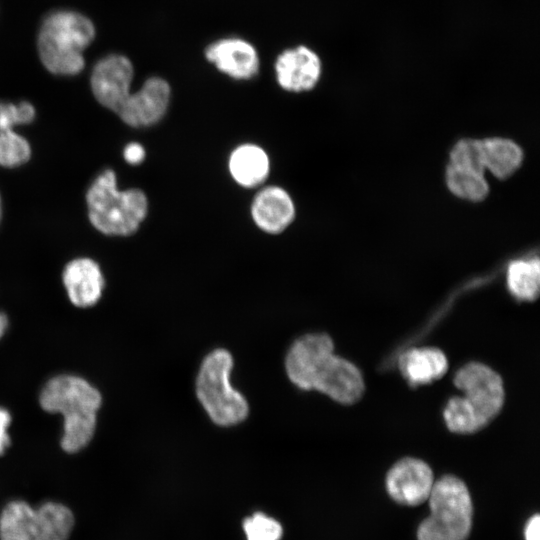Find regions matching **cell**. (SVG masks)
<instances>
[{"label": "cell", "mask_w": 540, "mask_h": 540, "mask_svg": "<svg viewBox=\"0 0 540 540\" xmlns=\"http://www.w3.org/2000/svg\"><path fill=\"white\" fill-rule=\"evenodd\" d=\"M333 348V341L327 334L300 337L288 351L287 374L301 389H316L337 402L352 404L364 392L362 374L354 364L334 355Z\"/></svg>", "instance_id": "6da1fadb"}, {"label": "cell", "mask_w": 540, "mask_h": 540, "mask_svg": "<svg viewBox=\"0 0 540 540\" xmlns=\"http://www.w3.org/2000/svg\"><path fill=\"white\" fill-rule=\"evenodd\" d=\"M39 402L43 410L63 416L61 447L64 451L78 452L91 441L101 395L85 379L74 375L53 377L43 387Z\"/></svg>", "instance_id": "7a4b0ae2"}, {"label": "cell", "mask_w": 540, "mask_h": 540, "mask_svg": "<svg viewBox=\"0 0 540 540\" xmlns=\"http://www.w3.org/2000/svg\"><path fill=\"white\" fill-rule=\"evenodd\" d=\"M95 26L86 15L70 9L52 11L37 34L41 63L50 73L75 76L85 67L84 51L93 42Z\"/></svg>", "instance_id": "3957f363"}, {"label": "cell", "mask_w": 540, "mask_h": 540, "mask_svg": "<svg viewBox=\"0 0 540 540\" xmlns=\"http://www.w3.org/2000/svg\"><path fill=\"white\" fill-rule=\"evenodd\" d=\"M91 224L109 236L135 233L147 216L148 199L140 189L120 190L111 169L101 172L86 194Z\"/></svg>", "instance_id": "277c9868"}, {"label": "cell", "mask_w": 540, "mask_h": 540, "mask_svg": "<svg viewBox=\"0 0 540 540\" xmlns=\"http://www.w3.org/2000/svg\"><path fill=\"white\" fill-rule=\"evenodd\" d=\"M430 515L417 530V540H466L473 506L465 483L453 475L434 482L428 497Z\"/></svg>", "instance_id": "5b68a950"}, {"label": "cell", "mask_w": 540, "mask_h": 540, "mask_svg": "<svg viewBox=\"0 0 540 540\" xmlns=\"http://www.w3.org/2000/svg\"><path fill=\"white\" fill-rule=\"evenodd\" d=\"M232 365L229 352L214 350L203 360L196 382L200 402L210 418L221 426L237 424L248 415L245 398L229 383Z\"/></svg>", "instance_id": "8992f818"}, {"label": "cell", "mask_w": 540, "mask_h": 540, "mask_svg": "<svg viewBox=\"0 0 540 540\" xmlns=\"http://www.w3.org/2000/svg\"><path fill=\"white\" fill-rule=\"evenodd\" d=\"M73 526L74 516L63 504L47 502L34 509L12 501L0 514V540H68Z\"/></svg>", "instance_id": "52a82bcc"}, {"label": "cell", "mask_w": 540, "mask_h": 540, "mask_svg": "<svg viewBox=\"0 0 540 540\" xmlns=\"http://www.w3.org/2000/svg\"><path fill=\"white\" fill-rule=\"evenodd\" d=\"M454 384L488 422L501 410L504 402L503 382L490 367L470 362L456 372Z\"/></svg>", "instance_id": "ba28073f"}, {"label": "cell", "mask_w": 540, "mask_h": 540, "mask_svg": "<svg viewBox=\"0 0 540 540\" xmlns=\"http://www.w3.org/2000/svg\"><path fill=\"white\" fill-rule=\"evenodd\" d=\"M134 69L121 54H109L99 59L91 72L90 85L96 100L117 113L129 97Z\"/></svg>", "instance_id": "9c48e42d"}, {"label": "cell", "mask_w": 540, "mask_h": 540, "mask_svg": "<svg viewBox=\"0 0 540 540\" xmlns=\"http://www.w3.org/2000/svg\"><path fill=\"white\" fill-rule=\"evenodd\" d=\"M433 484L429 465L412 457L396 462L386 476L388 494L402 505L416 506L428 500Z\"/></svg>", "instance_id": "30bf717a"}, {"label": "cell", "mask_w": 540, "mask_h": 540, "mask_svg": "<svg viewBox=\"0 0 540 540\" xmlns=\"http://www.w3.org/2000/svg\"><path fill=\"white\" fill-rule=\"evenodd\" d=\"M170 95V86L166 80L156 76L148 78L138 91L129 95L116 114L128 126H152L164 117Z\"/></svg>", "instance_id": "8fae6325"}, {"label": "cell", "mask_w": 540, "mask_h": 540, "mask_svg": "<svg viewBox=\"0 0 540 540\" xmlns=\"http://www.w3.org/2000/svg\"><path fill=\"white\" fill-rule=\"evenodd\" d=\"M35 115L34 106L27 101H0V166L13 168L29 160L30 144L14 127L31 123Z\"/></svg>", "instance_id": "7c38bea8"}, {"label": "cell", "mask_w": 540, "mask_h": 540, "mask_svg": "<svg viewBox=\"0 0 540 540\" xmlns=\"http://www.w3.org/2000/svg\"><path fill=\"white\" fill-rule=\"evenodd\" d=\"M279 85L290 92L311 90L317 84L321 71L318 55L305 46L283 51L275 62Z\"/></svg>", "instance_id": "4fadbf2b"}, {"label": "cell", "mask_w": 540, "mask_h": 540, "mask_svg": "<svg viewBox=\"0 0 540 540\" xmlns=\"http://www.w3.org/2000/svg\"><path fill=\"white\" fill-rule=\"evenodd\" d=\"M205 56L219 71L234 79H250L259 69L255 48L238 38H226L212 43L206 48Z\"/></svg>", "instance_id": "5bb4252c"}, {"label": "cell", "mask_w": 540, "mask_h": 540, "mask_svg": "<svg viewBox=\"0 0 540 540\" xmlns=\"http://www.w3.org/2000/svg\"><path fill=\"white\" fill-rule=\"evenodd\" d=\"M256 226L269 234L283 232L294 220L295 206L291 196L279 186L261 189L251 204Z\"/></svg>", "instance_id": "9a60e30c"}, {"label": "cell", "mask_w": 540, "mask_h": 540, "mask_svg": "<svg viewBox=\"0 0 540 540\" xmlns=\"http://www.w3.org/2000/svg\"><path fill=\"white\" fill-rule=\"evenodd\" d=\"M62 280L70 301L77 307L96 304L104 289V277L98 263L87 257L70 261L63 270Z\"/></svg>", "instance_id": "2e32d148"}, {"label": "cell", "mask_w": 540, "mask_h": 540, "mask_svg": "<svg viewBox=\"0 0 540 540\" xmlns=\"http://www.w3.org/2000/svg\"><path fill=\"white\" fill-rule=\"evenodd\" d=\"M228 168L231 177L242 187L253 188L267 179L270 160L267 153L258 145L242 144L229 156Z\"/></svg>", "instance_id": "e0dca14e"}, {"label": "cell", "mask_w": 540, "mask_h": 540, "mask_svg": "<svg viewBox=\"0 0 540 540\" xmlns=\"http://www.w3.org/2000/svg\"><path fill=\"white\" fill-rule=\"evenodd\" d=\"M402 375L411 384H426L445 374L448 362L445 354L435 347L412 348L398 361Z\"/></svg>", "instance_id": "ac0fdd59"}, {"label": "cell", "mask_w": 540, "mask_h": 540, "mask_svg": "<svg viewBox=\"0 0 540 540\" xmlns=\"http://www.w3.org/2000/svg\"><path fill=\"white\" fill-rule=\"evenodd\" d=\"M484 165L494 176L504 179L512 175L523 159L522 149L505 138L482 140Z\"/></svg>", "instance_id": "d6986e66"}, {"label": "cell", "mask_w": 540, "mask_h": 540, "mask_svg": "<svg viewBox=\"0 0 540 540\" xmlns=\"http://www.w3.org/2000/svg\"><path fill=\"white\" fill-rule=\"evenodd\" d=\"M510 292L522 300H534L539 295L540 264L538 258L521 259L510 263L507 270Z\"/></svg>", "instance_id": "ffe728a7"}, {"label": "cell", "mask_w": 540, "mask_h": 540, "mask_svg": "<svg viewBox=\"0 0 540 540\" xmlns=\"http://www.w3.org/2000/svg\"><path fill=\"white\" fill-rule=\"evenodd\" d=\"M449 190L459 198L481 201L489 192L488 183L482 173L449 165L446 170Z\"/></svg>", "instance_id": "44dd1931"}, {"label": "cell", "mask_w": 540, "mask_h": 540, "mask_svg": "<svg viewBox=\"0 0 540 540\" xmlns=\"http://www.w3.org/2000/svg\"><path fill=\"white\" fill-rule=\"evenodd\" d=\"M444 419L447 427L456 433H472L489 422L464 398L452 397L445 409Z\"/></svg>", "instance_id": "7402d4cb"}, {"label": "cell", "mask_w": 540, "mask_h": 540, "mask_svg": "<svg viewBox=\"0 0 540 540\" xmlns=\"http://www.w3.org/2000/svg\"><path fill=\"white\" fill-rule=\"evenodd\" d=\"M450 165L482 173L485 170L482 140L462 139L450 152Z\"/></svg>", "instance_id": "603a6c76"}, {"label": "cell", "mask_w": 540, "mask_h": 540, "mask_svg": "<svg viewBox=\"0 0 540 540\" xmlns=\"http://www.w3.org/2000/svg\"><path fill=\"white\" fill-rule=\"evenodd\" d=\"M247 540H280L282 527L274 519L262 513H255L243 522Z\"/></svg>", "instance_id": "cb8c5ba5"}, {"label": "cell", "mask_w": 540, "mask_h": 540, "mask_svg": "<svg viewBox=\"0 0 540 540\" xmlns=\"http://www.w3.org/2000/svg\"><path fill=\"white\" fill-rule=\"evenodd\" d=\"M123 157L130 165H138L145 158V150L141 144L132 142L125 146Z\"/></svg>", "instance_id": "d4e9b609"}, {"label": "cell", "mask_w": 540, "mask_h": 540, "mask_svg": "<svg viewBox=\"0 0 540 540\" xmlns=\"http://www.w3.org/2000/svg\"><path fill=\"white\" fill-rule=\"evenodd\" d=\"M11 422L10 413L0 407V455H2L5 449L10 444V437L7 433V428Z\"/></svg>", "instance_id": "484cf974"}, {"label": "cell", "mask_w": 540, "mask_h": 540, "mask_svg": "<svg viewBox=\"0 0 540 540\" xmlns=\"http://www.w3.org/2000/svg\"><path fill=\"white\" fill-rule=\"evenodd\" d=\"M525 540H540V517L532 516L526 524Z\"/></svg>", "instance_id": "4316f807"}, {"label": "cell", "mask_w": 540, "mask_h": 540, "mask_svg": "<svg viewBox=\"0 0 540 540\" xmlns=\"http://www.w3.org/2000/svg\"><path fill=\"white\" fill-rule=\"evenodd\" d=\"M8 326V318L5 313L0 312V338L4 335Z\"/></svg>", "instance_id": "83f0119b"}, {"label": "cell", "mask_w": 540, "mask_h": 540, "mask_svg": "<svg viewBox=\"0 0 540 540\" xmlns=\"http://www.w3.org/2000/svg\"><path fill=\"white\" fill-rule=\"evenodd\" d=\"M2 218V202H1V196H0V222Z\"/></svg>", "instance_id": "f1b7e54d"}]
</instances>
